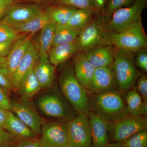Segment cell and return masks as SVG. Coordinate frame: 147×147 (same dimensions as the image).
I'll use <instances>...</instances> for the list:
<instances>
[{
    "instance_id": "obj_1",
    "label": "cell",
    "mask_w": 147,
    "mask_h": 147,
    "mask_svg": "<svg viewBox=\"0 0 147 147\" xmlns=\"http://www.w3.org/2000/svg\"><path fill=\"white\" fill-rule=\"evenodd\" d=\"M109 123L128 116V110L120 94L116 90L95 94L90 99V111Z\"/></svg>"
},
{
    "instance_id": "obj_2",
    "label": "cell",
    "mask_w": 147,
    "mask_h": 147,
    "mask_svg": "<svg viewBox=\"0 0 147 147\" xmlns=\"http://www.w3.org/2000/svg\"><path fill=\"white\" fill-rule=\"evenodd\" d=\"M60 89L65 97L78 114L90 111L88 91L76 79L74 71L67 66L63 68L59 77Z\"/></svg>"
},
{
    "instance_id": "obj_3",
    "label": "cell",
    "mask_w": 147,
    "mask_h": 147,
    "mask_svg": "<svg viewBox=\"0 0 147 147\" xmlns=\"http://www.w3.org/2000/svg\"><path fill=\"white\" fill-rule=\"evenodd\" d=\"M134 55L135 53L115 48L111 68L116 84L121 92H126L131 89L138 76L134 64Z\"/></svg>"
},
{
    "instance_id": "obj_4",
    "label": "cell",
    "mask_w": 147,
    "mask_h": 147,
    "mask_svg": "<svg viewBox=\"0 0 147 147\" xmlns=\"http://www.w3.org/2000/svg\"><path fill=\"white\" fill-rule=\"evenodd\" d=\"M105 40L107 44L113 45L116 49L134 53L147 47L146 34L142 20L123 32L107 31Z\"/></svg>"
},
{
    "instance_id": "obj_5",
    "label": "cell",
    "mask_w": 147,
    "mask_h": 147,
    "mask_svg": "<svg viewBox=\"0 0 147 147\" xmlns=\"http://www.w3.org/2000/svg\"><path fill=\"white\" fill-rule=\"evenodd\" d=\"M146 5V0H136L132 5L115 11L105 23V30L120 32L134 26L142 20V11Z\"/></svg>"
},
{
    "instance_id": "obj_6",
    "label": "cell",
    "mask_w": 147,
    "mask_h": 147,
    "mask_svg": "<svg viewBox=\"0 0 147 147\" xmlns=\"http://www.w3.org/2000/svg\"><path fill=\"white\" fill-rule=\"evenodd\" d=\"M103 17L93 20L82 29L76 42L79 52L85 53L99 45L107 44L105 36L107 31Z\"/></svg>"
},
{
    "instance_id": "obj_7",
    "label": "cell",
    "mask_w": 147,
    "mask_h": 147,
    "mask_svg": "<svg viewBox=\"0 0 147 147\" xmlns=\"http://www.w3.org/2000/svg\"><path fill=\"white\" fill-rule=\"evenodd\" d=\"M147 127V117H137L128 115L119 120L109 123L110 139L113 142H121Z\"/></svg>"
},
{
    "instance_id": "obj_8",
    "label": "cell",
    "mask_w": 147,
    "mask_h": 147,
    "mask_svg": "<svg viewBox=\"0 0 147 147\" xmlns=\"http://www.w3.org/2000/svg\"><path fill=\"white\" fill-rule=\"evenodd\" d=\"M37 103L39 110L47 117L64 122L71 120L76 117L57 93L51 92L42 95L38 98Z\"/></svg>"
},
{
    "instance_id": "obj_9",
    "label": "cell",
    "mask_w": 147,
    "mask_h": 147,
    "mask_svg": "<svg viewBox=\"0 0 147 147\" xmlns=\"http://www.w3.org/2000/svg\"><path fill=\"white\" fill-rule=\"evenodd\" d=\"M68 147H93L88 117L86 114H78L67 122Z\"/></svg>"
},
{
    "instance_id": "obj_10",
    "label": "cell",
    "mask_w": 147,
    "mask_h": 147,
    "mask_svg": "<svg viewBox=\"0 0 147 147\" xmlns=\"http://www.w3.org/2000/svg\"><path fill=\"white\" fill-rule=\"evenodd\" d=\"M40 142L45 147H68L67 122L43 121Z\"/></svg>"
},
{
    "instance_id": "obj_11",
    "label": "cell",
    "mask_w": 147,
    "mask_h": 147,
    "mask_svg": "<svg viewBox=\"0 0 147 147\" xmlns=\"http://www.w3.org/2000/svg\"><path fill=\"white\" fill-rule=\"evenodd\" d=\"M29 101L11 100L9 111L15 114L38 136L41 134L44 120Z\"/></svg>"
},
{
    "instance_id": "obj_12",
    "label": "cell",
    "mask_w": 147,
    "mask_h": 147,
    "mask_svg": "<svg viewBox=\"0 0 147 147\" xmlns=\"http://www.w3.org/2000/svg\"><path fill=\"white\" fill-rule=\"evenodd\" d=\"M32 35L24 34L18 37L11 47L3 62L1 63L11 79L18 64L31 42V37Z\"/></svg>"
},
{
    "instance_id": "obj_13",
    "label": "cell",
    "mask_w": 147,
    "mask_h": 147,
    "mask_svg": "<svg viewBox=\"0 0 147 147\" xmlns=\"http://www.w3.org/2000/svg\"><path fill=\"white\" fill-rule=\"evenodd\" d=\"M43 12L40 6L34 4L13 6L8 8L2 22L11 26L23 24Z\"/></svg>"
},
{
    "instance_id": "obj_14",
    "label": "cell",
    "mask_w": 147,
    "mask_h": 147,
    "mask_svg": "<svg viewBox=\"0 0 147 147\" xmlns=\"http://www.w3.org/2000/svg\"><path fill=\"white\" fill-rule=\"evenodd\" d=\"M38 59V46L31 42L28 50L11 77L14 90L16 91L18 88L24 77L34 68Z\"/></svg>"
},
{
    "instance_id": "obj_15",
    "label": "cell",
    "mask_w": 147,
    "mask_h": 147,
    "mask_svg": "<svg viewBox=\"0 0 147 147\" xmlns=\"http://www.w3.org/2000/svg\"><path fill=\"white\" fill-rule=\"evenodd\" d=\"M89 122L93 147H105L109 143V122L89 111L87 114Z\"/></svg>"
},
{
    "instance_id": "obj_16",
    "label": "cell",
    "mask_w": 147,
    "mask_h": 147,
    "mask_svg": "<svg viewBox=\"0 0 147 147\" xmlns=\"http://www.w3.org/2000/svg\"><path fill=\"white\" fill-rule=\"evenodd\" d=\"M116 85L111 67H98L95 69L89 91L95 94L116 90Z\"/></svg>"
},
{
    "instance_id": "obj_17",
    "label": "cell",
    "mask_w": 147,
    "mask_h": 147,
    "mask_svg": "<svg viewBox=\"0 0 147 147\" xmlns=\"http://www.w3.org/2000/svg\"><path fill=\"white\" fill-rule=\"evenodd\" d=\"M73 64L76 79L89 91L95 68L88 59L85 53L82 52L75 54Z\"/></svg>"
},
{
    "instance_id": "obj_18",
    "label": "cell",
    "mask_w": 147,
    "mask_h": 147,
    "mask_svg": "<svg viewBox=\"0 0 147 147\" xmlns=\"http://www.w3.org/2000/svg\"><path fill=\"white\" fill-rule=\"evenodd\" d=\"M115 48L110 44L96 46L84 53L95 68L111 67L114 59Z\"/></svg>"
},
{
    "instance_id": "obj_19",
    "label": "cell",
    "mask_w": 147,
    "mask_h": 147,
    "mask_svg": "<svg viewBox=\"0 0 147 147\" xmlns=\"http://www.w3.org/2000/svg\"><path fill=\"white\" fill-rule=\"evenodd\" d=\"M55 68L47 57L39 58L34 68L35 74L41 88H47L53 85Z\"/></svg>"
},
{
    "instance_id": "obj_20",
    "label": "cell",
    "mask_w": 147,
    "mask_h": 147,
    "mask_svg": "<svg viewBox=\"0 0 147 147\" xmlns=\"http://www.w3.org/2000/svg\"><path fill=\"white\" fill-rule=\"evenodd\" d=\"M41 89L34 68L22 79L16 91L21 100L30 101Z\"/></svg>"
},
{
    "instance_id": "obj_21",
    "label": "cell",
    "mask_w": 147,
    "mask_h": 147,
    "mask_svg": "<svg viewBox=\"0 0 147 147\" xmlns=\"http://www.w3.org/2000/svg\"><path fill=\"white\" fill-rule=\"evenodd\" d=\"M77 52L79 50L76 41L59 44L52 47L48 54V59L53 65L57 66L63 63Z\"/></svg>"
},
{
    "instance_id": "obj_22",
    "label": "cell",
    "mask_w": 147,
    "mask_h": 147,
    "mask_svg": "<svg viewBox=\"0 0 147 147\" xmlns=\"http://www.w3.org/2000/svg\"><path fill=\"white\" fill-rule=\"evenodd\" d=\"M5 129L21 139H31L38 137L28 126L10 111L9 113Z\"/></svg>"
},
{
    "instance_id": "obj_23",
    "label": "cell",
    "mask_w": 147,
    "mask_h": 147,
    "mask_svg": "<svg viewBox=\"0 0 147 147\" xmlns=\"http://www.w3.org/2000/svg\"><path fill=\"white\" fill-rule=\"evenodd\" d=\"M52 22L47 10L23 24L12 26L18 33L33 34Z\"/></svg>"
},
{
    "instance_id": "obj_24",
    "label": "cell",
    "mask_w": 147,
    "mask_h": 147,
    "mask_svg": "<svg viewBox=\"0 0 147 147\" xmlns=\"http://www.w3.org/2000/svg\"><path fill=\"white\" fill-rule=\"evenodd\" d=\"M57 25L53 22L47 24L40 30L38 48L39 58L47 57L53 47Z\"/></svg>"
},
{
    "instance_id": "obj_25",
    "label": "cell",
    "mask_w": 147,
    "mask_h": 147,
    "mask_svg": "<svg viewBox=\"0 0 147 147\" xmlns=\"http://www.w3.org/2000/svg\"><path fill=\"white\" fill-rule=\"evenodd\" d=\"M82 30L64 26H57L53 47L59 44L75 42Z\"/></svg>"
},
{
    "instance_id": "obj_26",
    "label": "cell",
    "mask_w": 147,
    "mask_h": 147,
    "mask_svg": "<svg viewBox=\"0 0 147 147\" xmlns=\"http://www.w3.org/2000/svg\"><path fill=\"white\" fill-rule=\"evenodd\" d=\"M94 9H77L71 16L65 26L82 30L92 21V15Z\"/></svg>"
},
{
    "instance_id": "obj_27",
    "label": "cell",
    "mask_w": 147,
    "mask_h": 147,
    "mask_svg": "<svg viewBox=\"0 0 147 147\" xmlns=\"http://www.w3.org/2000/svg\"><path fill=\"white\" fill-rule=\"evenodd\" d=\"M77 9L71 7H59L47 9L50 19L57 26H65L67 24Z\"/></svg>"
},
{
    "instance_id": "obj_28",
    "label": "cell",
    "mask_w": 147,
    "mask_h": 147,
    "mask_svg": "<svg viewBox=\"0 0 147 147\" xmlns=\"http://www.w3.org/2000/svg\"><path fill=\"white\" fill-rule=\"evenodd\" d=\"M126 107L129 114L134 117H140L143 99L135 88L128 91L125 97Z\"/></svg>"
},
{
    "instance_id": "obj_29",
    "label": "cell",
    "mask_w": 147,
    "mask_h": 147,
    "mask_svg": "<svg viewBox=\"0 0 147 147\" xmlns=\"http://www.w3.org/2000/svg\"><path fill=\"white\" fill-rule=\"evenodd\" d=\"M121 144L123 147H147V129L137 131Z\"/></svg>"
},
{
    "instance_id": "obj_30",
    "label": "cell",
    "mask_w": 147,
    "mask_h": 147,
    "mask_svg": "<svg viewBox=\"0 0 147 147\" xmlns=\"http://www.w3.org/2000/svg\"><path fill=\"white\" fill-rule=\"evenodd\" d=\"M135 1L136 0H109L103 15L106 18H110L115 11L122 7L130 5Z\"/></svg>"
},
{
    "instance_id": "obj_31",
    "label": "cell",
    "mask_w": 147,
    "mask_h": 147,
    "mask_svg": "<svg viewBox=\"0 0 147 147\" xmlns=\"http://www.w3.org/2000/svg\"><path fill=\"white\" fill-rule=\"evenodd\" d=\"M20 36L13 27L1 21L0 23V42L16 38Z\"/></svg>"
},
{
    "instance_id": "obj_32",
    "label": "cell",
    "mask_w": 147,
    "mask_h": 147,
    "mask_svg": "<svg viewBox=\"0 0 147 147\" xmlns=\"http://www.w3.org/2000/svg\"><path fill=\"white\" fill-rule=\"evenodd\" d=\"M61 4L77 9H95L92 0H58Z\"/></svg>"
},
{
    "instance_id": "obj_33",
    "label": "cell",
    "mask_w": 147,
    "mask_h": 147,
    "mask_svg": "<svg viewBox=\"0 0 147 147\" xmlns=\"http://www.w3.org/2000/svg\"><path fill=\"white\" fill-rule=\"evenodd\" d=\"M23 139L17 138L4 129L0 128V147H13Z\"/></svg>"
},
{
    "instance_id": "obj_34",
    "label": "cell",
    "mask_w": 147,
    "mask_h": 147,
    "mask_svg": "<svg viewBox=\"0 0 147 147\" xmlns=\"http://www.w3.org/2000/svg\"><path fill=\"white\" fill-rule=\"evenodd\" d=\"M0 87L7 92L14 90L12 81L5 69L0 63Z\"/></svg>"
},
{
    "instance_id": "obj_35",
    "label": "cell",
    "mask_w": 147,
    "mask_h": 147,
    "mask_svg": "<svg viewBox=\"0 0 147 147\" xmlns=\"http://www.w3.org/2000/svg\"><path fill=\"white\" fill-rule=\"evenodd\" d=\"M134 59L135 64L143 71H147V49L144 48L137 51Z\"/></svg>"
},
{
    "instance_id": "obj_36",
    "label": "cell",
    "mask_w": 147,
    "mask_h": 147,
    "mask_svg": "<svg viewBox=\"0 0 147 147\" xmlns=\"http://www.w3.org/2000/svg\"><path fill=\"white\" fill-rule=\"evenodd\" d=\"M137 89L143 100H147V76L142 74L137 82Z\"/></svg>"
},
{
    "instance_id": "obj_37",
    "label": "cell",
    "mask_w": 147,
    "mask_h": 147,
    "mask_svg": "<svg viewBox=\"0 0 147 147\" xmlns=\"http://www.w3.org/2000/svg\"><path fill=\"white\" fill-rule=\"evenodd\" d=\"M13 147H45L39 138H35L23 139L19 141Z\"/></svg>"
},
{
    "instance_id": "obj_38",
    "label": "cell",
    "mask_w": 147,
    "mask_h": 147,
    "mask_svg": "<svg viewBox=\"0 0 147 147\" xmlns=\"http://www.w3.org/2000/svg\"><path fill=\"white\" fill-rule=\"evenodd\" d=\"M18 37L5 42H0V59L6 57L13 42H15Z\"/></svg>"
},
{
    "instance_id": "obj_39",
    "label": "cell",
    "mask_w": 147,
    "mask_h": 147,
    "mask_svg": "<svg viewBox=\"0 0 147 147\" xmlns=\"http://www.w3.org/2000/svg\"><path fill=\"white\" fill-rule=\"evenodd\" d=\"M0 107L10 110V100L9 98L7 92L0 87Z\"/></svg>"
},
{
    "instance_id": "obj_40",
    "label": "cell",
    "mask_w": 147,
    "mask_h": 147,
    "mask_svg": "<svg viewBox=\"0 0 147 147\" xmlns=\"http://www.w3.org/2000/svg\"><path fill=\"white\" fill-rule=\"evenodd\" d=\"M9 111L0 107V128L5 129Z\"/></svg>"
},
{
    "instance_id": "obj_41",
    "label": "cell",
    "mask_w": 147,
    "mask_h": 147,
    "mask_svg": "<svg viewBox=\"0 0 147 147\" xmlns=\"http://www.w3.org/2000/svg\"><path fill=\"white\" fill-rule=\"evenodd\" d=\"M95 9L100 13L104 14L107 0H92Z\"/></svg>"
},
{
    "instance_id": "obj_42",
    "label": "cell",
    "mask_w": 147,
    "mask_h": 147,
    "mask_svg": "<svg viewBox=\"0 0 147 147\" xmlns=\"http://www.w3.org/2000/svg\"><path fill=\"white\" fill-rule=\"evenodd\" d=\"M13 0H0V10L4 11L11 6Z\"/></svg>"
},
{
    "instance_id": "obj_43",
    "label": "cell",
    "mask_w": 147,
    "mask_h": 147,
    "mask_svg": "<svg viewBox=\"0 0 147 147\" xmlns=\"http://www.w3.org/2000/svg\"><path fill=\"white\" fill-rule=\"evenodd\" d=\"M141 115L146 117L147 115V100H143L141 109Z\"/></svg>"
},
{
    "instance_id": "obj_44",
    "label": "cell",
    "mask_w": 147,
    "mask_h": 147,
    "mask_svg": "<svg viewBox=\"0 0 147 147\" xmlns=\"http://www.w3.org/2000/svg\"><path fill=\"white\" fill-rule=\"evenodd\" d=\"M105 147H123L121 144V142H113L108 143Z\"/></svg>"
},
{
    "instance_id": "obj_45",
    "label": "cell",
    "mask_w": 147,
    "mask_h": 147,
    "mask_svg": "<svg viewBox=\"0 0 147 147\" xmlns=\"http://www.w3.org/2000/svg\"><path fill=\"white\" fill-rule=\"evenodd\" d=\"M36 1H48V0H36Z\"/></svg>"
},
{
    "instance_id": "obj_46",
    "label": "cell",
    "mask_w": 147,
    "mask_h": 147,
    "mask_svg": "<svg viewBox=\"0 0 147 147\" xmlns=\"http://www.w3.org/2000/svg\"><path fill=\"white\" fill-rule=\"evenodd\" d=\"M3 12V11H2L0 10V14L2 13Z\"/></svg>"
},
{
    "instance_id": "obj_47",
    "label": "cell",
    "mask_w": 147,
    "mask_h": 147,
    "mask_svg": "<svg viewBox=\"0 0 147 147\" xmlns=\"http://www.w3.org/2000/svg\"><path fill=\"white\" fill-rule=\"evenodd\" d=\"M18 1V0H13V1Z\"/></svg>"
}]
</instances>
